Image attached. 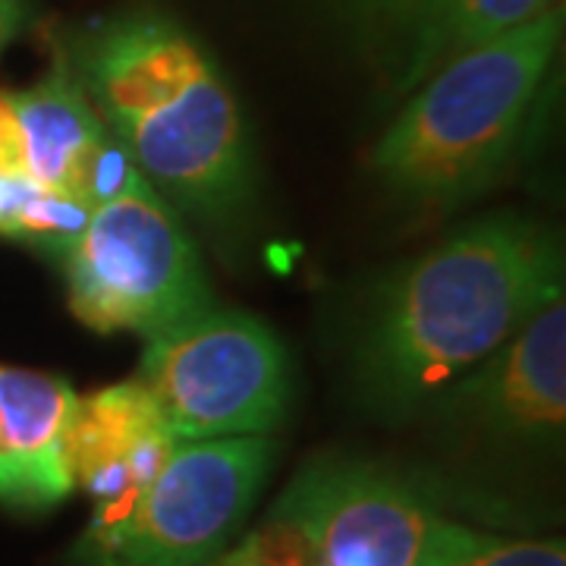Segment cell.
Wrapping results in <instances>:
<instances>
[{
  "instance_id": "cell-1",
  "label": "cell",
  "mask_w": 566,
  "mask_h": 566,
  "mask_svg": "<svg viewBox=\"0 0 566 566\" xmlns=\"http://www.w3.org/2000/svg\"><path fill=\"white\" fill-rule=\"evenodd\" d=\"M564 296V245L547 223L494 211L387 274L365 308L353 375L381 419L431 406Z\"/></svg>"
},
{
  "instance_id": "cell-2",
  "label": "cell",
  "mask_w": 566,
  "mask_h": 566,
  "mask_svg": "<svg viewBox=\"0 0 566 566\" xmlns=\"http://www.w3.org/2000/svg\"><path fill=\"white\" fill-rule=\"evenodd\" d=\"M70 70L167 202L230 223L252 196L243 111L202 41L158 10H126L73 39Z\"/></svg>"
},
{
  "instance_id": "cell-3",
  "label": "cell",
  "mask_w": 566,
  "mask_h": 566,
  "mask_svg": "<svg viewBox=\"0 0 566 566\" xmlns=\"http://www.w3.org/2000/svg\"><path fill=\"white\" fill-rule=\"evenodd\" d=\"M564 13L501 32L434 66L381 133L371 170L403 202H469L504 174L557 57Z\"/></svg>"
},
{
  "instance_id": "cell-4",
  "label": "cell",
  "mask_w": 566,
  "mask_h": 566,
  "mask_svg": "<svg viewBox=\"0 0 566 566\" xmlns=\"http://www.w3.org/2000/svg\"><path fill=\"white\" fill-rule=\"evenodd\" d=\"M61 268L70 312L95 334L151 337L214 305L192 237L142 174L92 208Z\"/></svg>"
},
{
  "instance_id": "cell-5",
  "label": "cell",
  "mask_w": 566,
  "mask_h": 566,
  "mask_svg": "<svg viewBox=\"0 0 566 566\" xmlns=\"http://www.w3.org/2000/svg\"><path fill=\"white\" fill-rule=\"evenodd\" d=\"M136 378L177 441L268 434L293 397L281 337L262 318L218 305L145 337Z\"/></svg>"
},
{
  "instance_id": "cell-6",
  "label": "cell",
  "mask_w": 566,
  "mask_h": 566,
  "mask_svg": "<svg viewBox=\"0 0 566 566\" xmlns=\"http://www.w3.org/2000/svg\"><path fill=\"white\" fill-rule=\"evenodd\" d=\"M271 463L264 434L180 441L123 520L82 532L73 566H211L243 526Z\"/></svg>"
},
{
  "instance_id": "cell-7",
  "label": "cell",
  "mask_w": 566,
  "mask_h": 566,
  "mask_svg": "<svg viewBox=\"0 0 566 566\" xmlns=\"http://www.w3.org/2000/svg\"><path fill=\"white\" fill-rule=\"evenodd\" d=\"M277 504L303 523L318 566H463L482 538L400 472L365 460L308 463Z\"/></svg>"
},
{
  "instance_id": "cell-8",
  "label": "cell",
  "mask_w": 566,
  "mask_h": 566,
  "mask_svg": "<svg viewBox=\"0 0 566 566\" xmlns=\"http://www.w3.org/2000/svg\"><path fill=\"white\" fill-rule=\"evenodd\" d=\"M438 416L494 441L560 444L566 424V305L538 308L510 340L434 400Z\"/></svg>"
},
{
  "instance_id": "cell-9",
  "label": "cell",
  "mask_w": 566,
  "mask_h": 566,
  "mask_svg": "<svg viewBox=\"0 0 566 566\" xmlns=\"http://www.w3.org/2000/svg\"><path fill=\"white\" fill-rule=\"evenodd\" d=\"M177 444L161 406L139 378L76 397L63 453L73 488L95 501L88 528L123 520Z\"/></svg>"
},
{
  "instance_id": "cell-10",
  "label": "cell",
  "mask_w": 566,
  "mask_h": 566,
  "mask_svg": "<svg viewBox=\"0 0 566 566\" xmlns=\"http://www.w3.org/2000/svg\"><path fill=\"white\" fill-rule=\"evenodd\" d=\"M25 177L85 205L104 202L139 170L82 92L66 54L32 88L13 95Z\"/></svg>"
},
{
  "instance_id": "cell-11",
  "label": "cell",
  "mask_w": 566,
  "mask_h": 566,
  "mask_svg": "<svg viewBox=\"0 0 566 566\" xmlns=\"http://www.w3.org/2000/svg\"><path fill=\"white\" fill-rule=\"evenodd\" d=\"M76 390L57 375L0 365V504L35 513L70 497L63 438Z\"/></svg>"
},
{
  "instance_id": "cell-12",
  "label": "cell",
  "mask_w": 566,
  "mask_h": 566,
  "mask_svg": "<svg viewBox=\"0 0 566 566\" xmlns=\"http://www.w3.org/2000/svg\"><path fill=\"white\" fill-rule=\"evenodd\" d=\"M356 32L400 92L431 73L447 0H340Z\"/></svg>"
},
{
  "instance_id": "cell-13",
  "label": "cell",
  "mask_w": 566,
  "mask_h": 566,
  "mask_svg": "<svg viewBox=\"0 0 566 566\" xmlns=\"http://www.w3.org/2000/svg\"><path fill=\"white\" fill-rule=\"evenodd\" d=\"M92 205L51 192L25 174L0 177V240L39 245L61 262L66 249L80 240Z\"/></svg>"
},
{
  "instance_id": "cell-14",
  "label": "cell",
  "mask_w": 566,
  "mask_h": 566,
  "mask_svg": "<svg viewBox=\"0 0 566 566\" xmlns=\"http://www.w3.org/2000/svg\"><path fill=\"white\" fill-rule=\"evenodd\" d=\"M547 10H554V0H447L434 66L457 57L465 48L538 20Z\"/></svg>"
},
{
  "instance_id": "cell-15",
  "label": "cell",
  "mask_w": 566,
  "mask_h": 566,
  "mask_svg": "<svg viewBox=\"0 0 566 566\" xmlns=\"http://www.w3.org/2000/svg\"><path fill=\"white\" fill-rule=\"evenodd\" d=\"M211 566H318L303 523L274 504L259 528H252L240 545L227 547Z\"/></svg>"
},
{
  "instance_id": "cell-16",
  "label": "cell",
  "mask_w": 566,
  "mask_h": 566,
  "mask_svg": "<svg viewBox=\"0 0 566 566\" xmlns=\"http://www.w3.org/2000/svg\"><path fill=\"white\" fill-rule=\"evenodd\" d=\"M463 566H566L564 542H513L482 535Z\"/></svg>"
},
{
  "instance_id": "cell-17",
  "label": "cell",
  "mask_w": 566,
  "mask_h": 566,
  "mask_svg": "<svg viewBox=\"0 0 566 566\" xmlns=\"http://www.w3.org/2000/svg\"><path fill=\"white\" fill-rule=\"evenodd\" d=\"M17 174H25L20 123L13 111V95L0 92V177H17Z\"/></svg>"
},
{
  "instance_id": "cell-18",
  "label": "cell",
  "mask_w": 566,
  "mask_h": 566,
  "mask_svg": "<svg viewBox=\"0 0 566 566\" xmlns=\"http://www.w3.org/2000/svg\"><path fill=\"white\" fill-rule=\"evenodd\" d=\"M22 20V3L20 0H0V48L17 35Z\"/></svg>"
}]
</instances>
